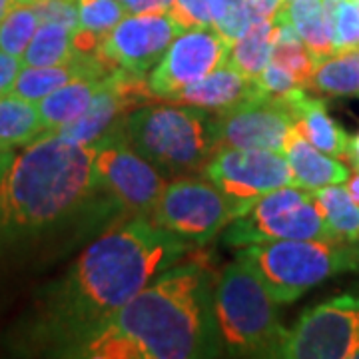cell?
Listing matches in <instances>:
<instances>
[{
  "label": "cell",
  "instance_id": "6da1fadb",
  "mask_svg": "<svg viewBox=\"0 0 359 359\" xmlns=\"http://www.w3.org/2000/svg\"><path fill=\"white\" fill-rule=\"evenodd\" d=\"M194 244L148 218H136L90 244L54 290L46 320L72 351Z\"/></svg>",
  "mask_w": 359,
  "mask_h": 359
},
{
  "label": "cell",
  "instance_id": "7a4b0ae2",
  "mask_svg": "<svg viewBox=\"0 0 359 359\" xmlns=\"http://www.w3.org/2000/svg\"><path fill=\"white\" fill-rule=\"evenodd\" d=\"M214 271L202 262L176 264L110 316L76 355L94 359L216 358Z\"/></svg>",
  "mask_w": 359,
  "mask_h": 359
},
{
  "label": "cell",
  "instance_id": "3957f363",
  "mask_svg": "<svg viewBox=\"0 0 359 359\" xmlns=\"http://www.w3.org/2000/svg\"><path fill=\"white\" fill-rule=\"evenodd\" d=\"M98 192L94 146L42 134L0 180V233L18 238L54 228Z\"/></svg>",
  "mask_w": 359,
  "mask_h": 359
},
{
  "label": "cell",
  "instance_id": "277c9868",
  "mask_svg": "<svg viewBox=\"0 0 359 359\" xmlns=\"http://www.w3.org/2000/svg\"><path fill=\"white\" fill-rule=\"evenodd\" d=\"M278 306L248 262L238 257L226 266L214 292L222 349L240 358H276L285 334Z\"/></svg>",
  "mask_w": 359,
  "mask_h": 359
},
{
  "label": "cell",
  "instance_id": "5b68a950",
  "mask_svg": "<svg viewBox=\"0 0 359 359\" xmlns=\"http://www.w3.org/2000/svg\"><path fill=\"white\" fill-rule=\"evenodd\" d=\"M248 262L278 304H292L311 287L359 269V248L335 240H269L245 245Z\"/></svg>",
  "mask_w": 359,
  "mask_h": 359
},
{
  "label": "cell",
  "instance_id": "8992f818",
  "mask_svg": "<svg viewBox=\"0 0 359 359\" xmlns=\"http://www.w3.org/2000/svg\"><path fill=\"white\" fill-rule=\"evenodd\" d=\"M124 128L134 150L166 172L202 170L216 150L212 116L194 106H142Z\"/></svg>",
  "mask_w": 359,
  "mask_h": 359
},
{
  "label": "cell",
  "instance_id": "52a82bcc",
  "mask_svg": "<svg viewBox=\"0 0 359 359\" xmlns=\"http://www.w3.org/2000/svg\"><path fill=\"white\" fill-rule=\"evenodd\" d=\"M269 240H335V236L316 194L299 186H283L262 196L245 216L230 222L224 233V242L238 248Z\"/></svg>",
  "mask_w": 359,
  "mask_h": 359
},
{
  "label": "cell",
  "instance_id": "ba28073f",
  "mask_svg": "<svg viewBox=\"0 0 359 359\" xmlns=\"http://www.w3.org/2000/svg\"><path fill=\"white\" fill-rule=\"evenodd\" d=\"M94 146V170L102 192L136 214H150L164 192V178L142 154L134 150L124 120L104 132Z\"/></svg>",
  "mask_w": 359,
  "mask_h": 359
},
{
  "label": "cell",
  "instance_id": "9c48e42d",
  "mask_svg": "<svg viewBox=\"0 0 359 359\" xmlns=\"http://www.w3.org/2000/svg\"><path fill=\"white\" fill-rule=\"evenodd\" d=\"M202 172L230 200L236 218L245 216L262 196L295 186L287 158L273 150L216 148Z\"/></svg>",
  "mask_w": 359,
  "mask_h": 359
},
{
  "label": "cell",
  "instance_id": "30bf717a",
  "mask_svg": "<svg viewBox=\"0 0 359 359\" xmlns=\"http://www.w3.org/2000/svg\"><path fill=\"white\" fill-rule=\"evenodd\" d=\"M276 358H359V294L306 309L294 327L285 330Z\"/></svg>",
  "mask_w": 359,
  "mask_h": 359
},
{
  "label": "cell",
  "instance_id": "8fae6325",
  "mask_svg": "<svg viewBox=\"0 0 359 359\" xmlns=\"http://www.w3.org/2000/svg\"><path fill=\"white\" fill-rule=\"evenodd\" d=\"M150 214L158 226L178 233L194 245L210 242L236 219L230 200L210 180L194 178L168 184Z\"/></svg>",
  "mask_w": 359,
  "mask_h": 359
},
{
  "label": "cell",
  "instance_id": "7c38bea8",
  "mask_svg": "<svg viewBox=\"0 0 359 359\" xmlns=\"http://www.w3.org/2000/svg\"><path fill=\"white\" fill-rule=\"evenodd\" d=\"M295 120L282 96L264 94L212 116L216 148H257L283 152Z\"/></svg>",
  "mask_w": 359,
  "mask_h": 359
},
{
  "label": "cell",
  "instance_id": "4fadbf2b",
  "mask_svg": "<svg viewBox=\"0 0 359 359\" xmlns=\"http://www.w3.org/2000/svg\"><path fill=\"white\" fill-rule=\"evenodd\" d=\"M184 30L168 13H130L100 40L96 56L110 70L144 74L160 62L172 40Z\"/></svg>",
  "mask_w": 359,
  "mask_h": 359
},
{
  "label": "cell",
  "instance_id": "5bb4252c",
  "mask_svg": "<svg viewBox=\"0 0 359 359\" xmlns=\"http://www.w3.org/2000/svg\"><path fill=\"white\" fill-rule=\"evenodd\" d=\"M231 44L212 26L178 34L148 78L154 98L166 100L174 92L212 74L230 60Z\"/></svg>",
  "mask_w": 359,
  "mask_h": 359
},
{
  "label": "cell",
  "instance_id": "9a60e30c",
  "mask_svg": "<svg viewBox=\"0 0 359 359\" xmlns=\"http://www.w3.org/2000/svg\"><path fill=\"white\" fill-rule=\"evenodd\" d=\"M268 92H264L254 78L244 76L230 65L222 66L212 74L196 80L192 84L184 86L172 96H168L166 102L194 106L212 114H219L224 110H230L238 104L259 98Z\"/></svg>",
  "mask_w": 359,
  "mask_h": 359
},
{
  "label": "cell",
  "instance_id": "2e32d148",
  "mask_svg": "<svg viewBox=\"0 0 359 359\" xmlns=\"http://www.w3.org/2000/svg\"><path fill=\"white\" fill-rule=\"evenodd\" d=\"M290 104L295 120V130L318 150L334 158H347L349 136L346 130L327 114V106L321 98L308 96L306 90L295 88L282 96Z\"/></svg>",
  "mask_w": 359,
  "mask_h": 359
},
{
  "label": "cell",
  "instance_id": "e0dca14e",
  "mask_svg": "<svg viewBox=\"0 0 359 359\" xmlns=\"http://www.w3.org/2000/svg\"><path fill=\"white\" fill-rule=\"evenodd\" d=\"M283 156L292 166L295 186L306 190H320L323 186L344 184L349 176V168L346 164L318 150L295 130V126L285 138Z\"/></svg>",
  "mask_w": 359,
  "mask_h": 359
},
{
  "label": "cell",
  "instance_id": "ac0fdd59",
  "mask_svg": "<svg viewBox=\"0 0 359 359\" xmlns=\"http://www.w3.org/2000/svg\"><path fill=\"white\" fill-rule=\"evenodd\" d=\"M132 108L128 98L116 86L112 72L104 78V84L92 98L86 112L78 116L74 122L66 124L58 132L60 138L74 144H92L102 136L110 126L118 122V116Z\"/></svg>",
  "mask_w": 359,
  "mask_h": 359
},
{
  "label": "cell",
  "instance_id": "d6986e66",
  "mask_svg": "<svg viewBox=\"0 0 359 359\" xmlns=\"http://www.w3.org/2000/svg\"><path fill=\"white\" fill-rule=\"evenodd\" d=\"M104 78H80L54 90L39 102V112L44 134H54L58 130L74 122L78 116L86 112V108L104 84Z\"/></svg>",
  "mask_w": 359,
  "mask_h": 359
},
{
  "label": "cell",
  "instance_id": "ffe728a7",
  "mask_svg": "<svg viewBox=\"0 0 359 359\" xmlns=\"http://www.w3.org/2000/svg\"><path fill=\"white\" fill-rule=\"evenodd\" d=\"M273 52V18L252 20L245 32L231 44L228 65L244 76L256 80L271 62Z\"/></svg>",
  "mask_w": 359,
  "mask_h": 359
},
{
  "label": "cell",
  "instance_id": "44dd1931",
  "mask_svg": "<svg viewBox=\"0 0 359 359\" xmlns=\"http://www.w3.org/2000/svg\"><path fill=\"white\" fill-rule=\"evenodd\" d=\"M44 134L39 106L14 94L0 96V150L30 144Z\"/></svg>",
  "mask_w": 359,
  "mask_h": 359
},
{
  "label": "cell",
  "instance_id": "7402d4cb",
  "mask_svg": "<svg viewBox=\"0 0 359 359\" xmlns=\"http://www.w3.org/2000/svg\"><path fill=\"white\" fill-rule=\"evenodd\" d=\"M308 84L327 96H359V48L320 60Z\"/></svg>",
  "mask_w": 359,
  "mask_h": 359
},
{
  "label": "cell",
  "instance_id": "603a6c76",
  "mask_svg": "<svg viewBox=\"0 0 359 359\" xmlns=\"http://www.w3.org/2000/svg\"><path fill=\"white\" fill-rule=\"evenodd\" d=\"M72 30L56 22H42L22 54L25 66H60L78 56Z\"/></svg>",
  "mask_w": 359,
  "mask_h": 359
},
{
  "label": "cell",
  "instance_id": "cb8c5ba5",
  "mask_svg": "<svg viewBox=\"0 0 359 359\" xmlns=\"http://www.w3.org/2000/svg\"><path fill=\"white\" fill-rule=\"evenodd\" d=\"M285 6L297 34L302 36L304 44L308 46V50L318 62L335 54L334 42L323 16L321 0H290L285 2Z\"/></svg>",
  "mask_w": 359,
  "mask_h": 359
},
{
  "label": "cell",
  "instance_id": "d4e9b609",
  "mask_svg": "<svg viewBox=\"0 0 359 359\" xmlns=\"http://www.w3.org/2000/svg\"><path fill=\"white\" fill-rule=\"evenodd\" d=\"M320 205L321 214L330 230L339 242H358L359 240V205L351 202L346 186L332 184L320 190H311Z\"/></svg>",
  "mask_w": 359,
  "mask_h": 359
},
{
  "label": "cell",
  "instance_id": "484cf974",
  "mask_svg": "<svg viewBox=\"0 0 359 359\" xmlns=\"http://www.w3.org/2000/svg\"><path fill=\"white\" fill-rule=\"evenodd\" d=\"M39 26V14L32 6L14 4V8H11V13L0 22V50L22 58Z\"/></svg>",
  "mask_w": 359,
  "mask_h": 359
},
{
  "label": "cell",
  "instance_id": "4316f807",
  "mask_svg": "<svg viewBox=\"0 0 359 359\" xmlns=\"http://www.w3.org/2000/svg\"><path fill=\"white\" fill-rule=\"evenodd\" d=\"M128 13L120 0H78V30L104 39Z\"/></svg>",
  "mask_w": 359,
  "mask_h": 359
},
{
  "label": "cell",
  "instance_id": "83f0119b",
  "mask_svg": "<svg viewBox=\"0 0 359 359\" xmlns=\"http://www.w3.org/2000/svg\"><path fill=\"white\" fill-rule=\"evenodd\" d=\"M210 13L212 28L230 44L240 39L252 22L245 0H210Z\"/></svg>",
  "mask_w": 359,
  "mask_h": 359
},
{
  "label": "cell",
  "instance_id": "f1b7e54d",
  "mask_svg": "<svg viewBox=\"0 0 359 359\" xmlns=\"http://www.w3.org/2000/svg\"><path fill=\"white\" fill-rule=\"evenodd\" d=\"M325 22L335 54L359 48V8L353 0H341L337 11Z\"/></svg>",
  "mask_w": 359,
  "mask_h": 359
},
{
  "label": "cell",
  "instance_id": "f546056e",
  "mask_svg": "<svg viewBox=\"0 0 359 359\" xmlns=\"http://www.w3.org/2000/svg\"><path fill=\"white\" fill-rule=\"evenodd\" d=\"M271 62H278L283 68H287L297 84H308L309 78L313 74L318 60L311 56L304 40H290V42H276L271 52Z\"/></svg>",
  "mask_w": 359,
  "mask_h": 359
},
{
  "label": "cell",
  "instance_id": "4dcf8cb0",
  "mask_svg": "<svg viewBox=\"0 0 359 359\" xmlns=\"http://www.w3.org/2000/svg\"><path fill=\"white\" fill-rule=\"evenodd\" d=\"M168 14L178 22L184 32L192 28L212 26L210 0H174Z\"/></svg>",
  "mask_w": 359,
  "mask_h": 359
},
{
  "label": "cell",
  "instance_id": "1f68e13d",
  "mask_svg": "<svg viewBox=\"0 0 359 359\" xmlns=\"http://www.w3.org/2000/svg\"><path fill=\"white\" fill-rule=\"evenodd\" d=\"M42 22H56L72 32L78 30V0H42L32 6Z\"/></svg>",
  "mask_w": 359,
  "mask_h": 359
},
{
  "label": "cell",
  "instance_id": "d6a6232c",
  "mask_svg": "<svg viewBox=\"0 0 359 359\" xmlns=\"http://www.w3.org/2000/svg\"><path fill=\"white\" fill-rule=\"evenodd\" d=\"M256 80L257 84L262 86V90L268 92L269 96H283V94L302 86V84H297L294 74L287 68H283L282 65H278V62H269Z\"/></svg>",
  "mask_w": 359,
  "mask_h": 359
},
{
  "label": "cell",
  "instance_id": "836d02e7",
  "mask_svg": "<svg viewBox=\"0 0 359 359\" xmlns=\"http://www.w3.org/2000/svg\"><path fill=\"white\" fill-rule=\"evenodd\" d=\"M20 70H22V58L0 50V96L11 94Z\"/></svg>",
  "mask_w": 359,
  "mask_h": 359
},
{
  "label": "cell",
  "instance_id": "e575fe53",
  "mask_svg": "<svg viewBox=\"0 0 359 359\" xmlns=\"http://www.w3.org/2000/svg\"><path fill=\"white\" fill-rule=\"evenodd\" d=\"M282 2L283 0H245V6H248L250 18L259 20V18H273V14L278 13Z\"/></svg>",
  "mask_w": 359,
  "mask_h": 359
},
{
  "label": "cell",
  "instance_id": "d590c367",
  "mask_svg": "<svg viewBox=\"0 0 359 359\" xmlns=\"http://www.w3.org/2000/svg\"><path fill=\"white\" fill-rule=\"evenodd\" d=\"M174 0H140L130 13H168Z\"/></svg>",
  "mask_w": 359,
  "mask_h": 359
},
{
  "label": "cell",
  "instance_id": "8d00e7d4",
  "mask_svg": "<svg viewBox=\"0 0 359 359\" xmlns=\"http://www.w3.org/2000/svg\"><path fill=\"white\" fill-rule=\"evenodd\" d=\"M346 190L351 198V202L359 205V170L355 168V172H351L346 180Z\"/></svg>",
  "mask_w": 359,
  "mask_h": 359
},
{
  "label": "cell",
  "instance_id": "74e56055",
  "mask_svg": "<svg viewBox=\"0 0 359 359\" xmlns=\"http://www.w3.org/2000/svg\"><path fill=\"white\" fill-rule=\"evenodd\" d=\"M347 160H351L353 164H358L359 162V132L353 136V138H349V148H347Z\"/></svg>",
  "mask_w": 359,
  "mask_h": 359
},
{
  "label": "cell",
  "instance_id": "f35d334b",
  "mask_svg": "<svg viewBox=\"0 0 359 359\" xmlns=\"http://www.w3.org/2000/svg\"><path fill=\"white\" fill-rule=\"evenodd\" d=\"M13 160H14V154L11 152V150H0V180H2V176L6 174L8 166L13 164Z\"/></svg>",
  "mask_w": 359,
  "mask_h": 359
},
{
  "label": "cell",
  "instance_id": "ab89813d",
  "mask_svg": "<svg viewBox=\"0 0 359 359\" xmlns=\"http://www.w3.org/2000/svg\"><path fill=\"white\" fill-rule=\"evenodd\" d=\"M13 0H0V22L4 20V16L11 13V8H13Z\"/></svg>",
  "mask_w": 359,
  "mask_h": 359
},
{
  "label": "cell",
  "instance_id": "60d3db41",
  "mask_svg": "<svg viewBox=\"0 0 359 359\" xmlns=\"http://www.w3.org/2000/svg\"><path fill=\"white\" fill-rule=\"evenodd\" d=\"M14 4H18V6H34V4H39L42 0H13Z\"/></svg>",
  "mask_w": 359,
  "mask_h": 359
},
{
  "label": "cell",
  "instance_id": "b9f144b4",
  "mask_svg": "<svg viewBox=\"0 0 359 359\" xmlns=\"http://www.w3.org/2000/svg\"><path fill=\"white\" fill-rule=\"evenodd\" d=\"M120 2H122V4H124V6H126L128 11H132V8H134V6H136V4H138L140 0H120Z\"/></svg>",
  "mask_w": 359,
  "mask_h": 359
},
{
  "label": "cell",
  "instance_id": "7bdbcfd3",
  "mask_svg": "<svg viewBox=\"0 0 359 359\" xmlns=\"http://www.w3.org/2000/svg\"><path fill=\"white\" fill-rule=\"evenodd\" d=\"M353 166H355V168H358V170H359V162H358V164H353Z\"/></svg>",
  "mask_w": 359,
  "mask_h": 359
},
{
  "label": "cell",
  "instance_id": "ee69618b",
  "mask_svg": "<svg viewBox=\"0 0 359 359\" xmlns=\"http://www.w3.org/2000/svg\"><path fill=\"white\" fill-rule=\"evenodd\" d=\"M285 2H290V0H285Z\"/></svg>",
  "mask_w": 359,
  "mask_h": 359
}]
</instances>
